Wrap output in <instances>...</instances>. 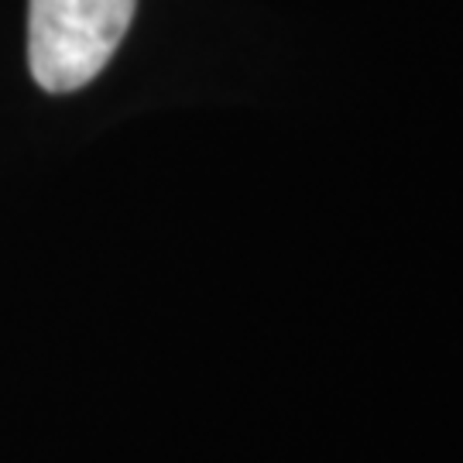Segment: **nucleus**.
Returning <instances> with one entry per match:
<instances>
[{"label":"nucleus","mask_w":463,"mask_h":463,"mask_svg":"<svg viewBox=\"0 0 463 463\" xmlns=\"http://www.w3.org/2000/svg\"><path fill=\"white\" fill-rule=\"evenodd\" d=\"M137 0H32L28 66L49 93L93 83L131 28Z\"/></svg>","instance_id":"nucleus-1"}]
</instances>
